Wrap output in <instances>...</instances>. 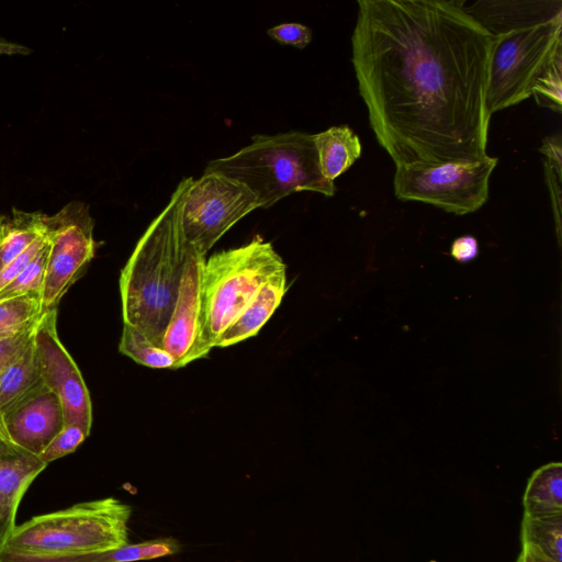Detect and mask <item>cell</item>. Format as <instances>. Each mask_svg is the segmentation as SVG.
Masks as SVG:
<instances>
[{
	"instance_id": "6da1fadb",
	"label": "cell",
	"mask_w": 562,
	"mask_h": 562,
	"mask_svg": "<svg viewBox=\"0 0 562 562\" xmlns=\"http://www.w3.org/2000/svg\"><path fill=\"white\" fill-rule=\"evenodd\" d=\"M352 65L378 143L396 167L487 156L492 35L463 0H359Z\"/></svg>"
},
{
	"instance_id": "7a4b0ae2",
	"label": "cell",
	"mask_w": 562,
	"mask_h": 562,
	"mask_svg": "<svg viewBox=\"0 0 562 562\" xmlns=\"http://www.w3.org/2000/svg\"><path fill=\"white\" fill-rule=\"evenodd\" d=\"M186 186L187 178L142 235L119 280L123 324L136 327L159 346H162L191 247L181 225Z\"/></svg>"
},
{
	"instance_id": "3957f363",
	"label": "cell",
	"mask_w": 562,
	"mask_h": 562,
	"mask_svg": "<svg viewBox=\"0 0 562 562\" xmlns=\"http://www.w3.org/2000/svg\"><path fill=\"white\" fill-rule=\"evenodd\" d=\"M204 172H217L245 184L259 207H270L284 196L312 191L336 192L334 181L321 172L314 134L303 132L256 135L232 156L210 161Z\"/></svg>"
},
{
	"instance_id": "277c9868",
	"label": "cell",
	"mask_w": 562,
	"mask_h": 562,
	"mask_svg": "<svg viewBox=\"0 0 562 562\" xmlns=\"http://www.w3.org/2000/svg\"><path fill=\"white\" fill-rule=\"evenodd\" d=\"M132 507L115 497L87 501L32 517L1 551L32 555L100 552L128 544Z\"/></svg>"
},
{
	"instance_id": "5b68a950",
	"label": "cell",
	"mask_w": 562,
	"mask_h": 562,
	"mask_svg": "<svg viewBox=\"0 0 562 562\" xmlns=\"http://www.w3.org/2000/svg\"><path fill=\"white\" fill-rule=\"evenodd\" d=\"M286 268L270 241L256 236L250 243L212 255L203 267L202 331L211 350L217 337L250 303L259 289Z\"/></svg>"
},
{
	"instance_id": "8992f818",
	"label": "cell",
	"mask_w": 562,
	"mask_h": 562,
	"mask_svg": "<svg viewBox=\"0 0 562 562\" xmlns=\"http://www.w3.org/2000/svg\"><path fill=\"white\" fill-rule=\"evenodd\" d=\"M485 106L488 116L531 97L544 71L562 58V13L492 34Z\"/></svg>"
},
{
	"instance_id": "52a82bcc",
	"label": "cell",
	"mask_w": 562,
	"mask_h": 562,
	"mask_svg": "<svg viewBox=\"0 0 562 562\" xmlns=\"http://www.w3.org/2000/svg\"><path fill=\"white\" fill-rule=\"evenodd\" d=\"M497 158L473 162L396 167L395 196L435 205L457 215L473 213L488 199V182Z\"/></svg>"
},
{
	"instance_id": "ba28073f",
	"label": "cell",
	"mask_w": 562,
	"mask_h": 562,
	"mask_svg": "<svg viewBox=\"0 0 562 562\" xmlns=\"http://www.w3.org/2000/svg\"><path fill=\"white\" fill-rule=\"evenodd\" d=\"M259 207L256 195L241 182L217 172L187 178L181 203L186 239L201 255L239 220Z\"/></svg>"
},
{
	"instance_id": "9c48e42d",
	"label": "cell",
	"mask_w": 562,
	"mask_h": 562,
	"mask_svg": "<svg viewBox=\"0 0 562 562\" xmlns=\"http://www.w3.org/2000/svg\"><path fill=\"white\" fill-rule=\"evenodd\" d=\"M89 205L71 201L57 213L45 216L49 250L42 288L45 312L57 308L69 288L93 259L97 241Z\"/></svg>"
},
{
	"instance_id": "30bf717a",
	"label": "cell",
	"mask_w": 562,
	"mask_h": 562,
	"mask_svg": "<svg viewBox=\"0 0 562 562\" xmlns=\"http://www.w3.org/2000/svg\"><path fill=\"white\" fill-rule=\"evenodd\" d=\"M34 348L45 385L59 397L65 425H78L90 435L92 404L88 387L57 333V308L46 311L34 333Z\"/></svg>"
},
{
	"instance_id": "8fae6325",
	"label": "cell",
	"mask_w": 562,
	"mask_h": 562,
	"mask_svg": "<svg viewBox=\"0 0 562 562\" xmlns=\"http://www.w3.org/2000/svg\"><path fill=\"white\" fill-rule=\"evenodd\" d=\"M205 256L193 246L187 258L177 301L162 336L164 348L175 359L176 369L207 357L202 331V273Z\"/></svg>"
},
{
	"instance_id": "7c38bea8",
	"label": "cell",
	"mask_w": 562,
	"mask_h": 562,
	"mask_svg": "<svg viewBox=\"0 0 562 562\" xmlns=\"http://www.w3.org/2000/svg\"><path fill=\"white\" fill-rule=\"evenodd\" d=\"M2 425L13 447L38 457L65 427L61 402L45 385L9 411Z\"/></svg>"
},
{
	"instance_id": "4fadbf2b",
	"label": "cell",
	"mask_w": 562,
	"mask_h": 562,
	"mask_svg": "<svg viewBox=\"0 0 562 562\" xmlns=\"http://www.w3.org/2000/svg\"><path fill=\"white\" fill-rule=\"evenodd\" d=\"M46 467L38 457L0 443V551L16 527L23 495Z\"/></svg>"
},
{
	"instance_id": "5bb4252c",
	"label": "cell",
	"mask_w": 562,
	"mask_h": 562,
	"mask_svg": "<svg viewBox=\"0 0 562 562\" xmlns=\"http://www.w3.org/2000/svg\"><path fill=\"white\" fill-rule=\"evenodd\" d=\"M286 290V268H284L276 272L259 289L250 303L217 337L214 347H229L256 336L279 307Z\"/></svg>"
},
{
	"instance_id": "9a60e30c",
	"label": "cell",
	"mask_w": 562,
	"mask_h": 562,
	"mask_svg": "<svg viewBox=\"0 0 562 562\" xmlns=\"http://www.w3.org/2000/svg\"><path fill=\"white\" fill-rule=\"evenodd\" d=\"M181 544L173 538H158L83 554L32 555L0 551V562H136L178 553Z\"/></svg>"
},
{
	"instance_id": "2e32d148",
	"label": "cell",
	"mask_w": 562,
	"mask_h": 562,
	"mask_svg": "<svg viewBox=\"0 0 562 562\" xmlns=\"http://www.w3.org/2000/svg\"><path fill=\"white\" fill-rule=\"evenodd\" d=\"M45 386L34 348L29 346L0 372V442L12 446L3 430V416Z\"/></svg>"
},
{
	"instance_id": "e0dca14e",
	"label": "cell",
	"mask_w": 562,
	"mask_h": 562,
	"mask_svg": "<svg viewBox=\"0 0 562 562\" xmlns=\"http://www.w3.org/2000/svg\"><path fill=\"white\" fill-rule=\"evenodd\" d=\"M314 140L321 172L329 181L348 170L362 153L359 137L348 125L314 134Z\"/></svg>"
},
{
	"instance_id": "ac0fdd59",
	"label": "cell",
	"mask_w": 562,
	"mask_h": 562,
	"mask_svg": "<svg viewBox=\"0 0 562 562\" xmlns=\"http://www.w3.org/2000/svg\"><path fill=\"white\" fill-rule=\"evenodd\" d=\"M46 214L13 207L0 216V272L45 235Z\"/></svg>"
},
{
	"instance_id": "d6986e66",
	"label": "cell",
	"mask_w": 562,
	"mask_h": 562,
	"mask_svg": "<svg viewBox=\"0 0 562 562\" xmlns=\"http://www.w3.org/2000/svg\"><path fill=\"white\" fill-rule=\"evenodd\" d=\"M524 515L562 514V463L549 462L532 472L522 496Z\"/></svg>"
},
{
	"instance_id": "ffe728a7",
	"label": "cell",
	"mask_w": 562,
	"mask_h": 562,
	"mask_svg": "<svg viewBox=\"0 0 562 562\" xmlns=\"http://www.w3.org/2000/svg\"><path fill=\"white\" fill-rule=\"evenodd\" d=\"M521 550L562 562V514L524 515L520 529Z\"/></svg>"
},
{
	"instance_id": "44dd1931",
	"label": "cell",
	"mask_w": 562,
	"mask_h": 562,
	"mask_svg": "<svg viewBox=\"0 0 562 562\" xmlns=\"http://www.w3.org/2000/svg\"><path fill=\"white\" fill-rule=\"evenodd\" d=\"M45 310L40 292L0 302V340L14 337L35 326Z\"/></svg>"
},
{
	"instance_id": "7402d4cb",
	"label": "cell",
	"mask_w": 562,
	"mask_h": 562,
	"mask_svg": "<svg viewBox=\"0 0 562 562\" xmlns=\"http://www.w3.org/2000/svg\"><path fill=\"white\" fill-rule=\"evenodd\" d=\"M119 350L138 364L154 369H176L175 359L162 347L155 344L139 329L123 324Z\"/></svg>"
},
{
	"instance_id": "603a6c76",
	"label": "cell",
	"mask_w": 562,
	"mask_h": 562,
	"mask_svg": "<svg viewBox=\"0 0 562 562\" xmlns=\"http://www.w3.org/2000/svg\"><path fill=\"white\" fill-rule=\"evenodd\" d=\"M561 135H551L542 139L539 151L543 160L546 182L555 218L558 239L561 237V184H562V146Z\"/></svg>"
},
{
	"instance_id": "cb8c5ba5",
	"label": "cell",
	"mask_w": 562,
	"mask_h": 562,
	"mask_svg": "<svg viewBox=\"0 0 562 562\" xmlns=\"http://www.w3.org/2000/svg\"><path fill=\"white\" fill-rule=\"evenodd\" d=\"M48 250L49 243L46 237L43 247L31 262L0 290V302L35 292L42 293Z\"/></svg>"
},
{
	"instance_id": "d4e9b609",
	"label": "cell",
	"mask_w": 562,
	"mask_h": 562,
	"mask_svg": "<svg viewBox=\"0 0 562 562\" xmlns=\"http://www.w3.org/2000/svg\"><path fill=\"white\" fill-rule=\"evenodd\" d=\"M562 58L557 59L539 78L531 95L540 106L561 113L562 106Z\"/></svg>"
},
{
	"instance_id": "484cf974",
	"label": "cell",
	"mask_w": 562,
	"mask_h": 562,
	"mask_svg": "<svg viewBox=\"0 0 562 562\" xmlns=\"http://www.w3.org/2000/svg\"><path fill=\"white\" fill-rule=\"evenodd\" d=\"M88 436L89 434L78 425H65L38 458L48 464L74 452Z\"/></svg>"
},
{
	"instance_id": "4316f807",
	"label": "cell",
	"mask_w": 562,
	"mask_h": 562,
	"mask_svg": "<svg viewBox=\"0 0 562 562\" xmlns=\"http://www.w3.org/2000/svg\"><path fill=\"white\" fill-rule=\"evenodd\" d=\"M279 43L304 48L312 41L311 30L300 23H282L267 31Z\"/></svg>"
},
{
	"instance_id": "83f0119b",
	"label": "cell",
	"mask_w": 562,
	"mask_h": 562,
	"mask_svg": "<svg viewBox=\"0 0 562 562\" xmlns=\"http://www.w3.org/2000/svg\"><path fill=\"white\" fill-rule=\"evenodd\" d=\"M37 324L14 337L0 340V372L29 346Z\"/></svg>"
},
{
	"instance_id": "f1b7e54d",
	"label": "cell",
	"mask_w": 562,
	"mask_h": 562,
	"mask_svg": "<svg viewBox=\"0 0 562 562\" xmlns=\"http://www.w3.org/2000/svg\"><path fill=\"white\" fill-rule=\"evenodd\" d=\"M46 240V235L35 240L24 252L0 272V290L11 282L36 256Z\"/></svg>"
},
{
	"instance_id": "f546056e",
	"label": "cell",
	"mask_w": 562,
	"mask_h": 562,
	"mask_svg": "<svg viewBox=\"0 0 562 562\" xmlns=\"http://www.w3.org/2000/svg\"><path fill=\"white\" fill-rule=\"evenodd\" d=\"M479 243L475 237L464 235L456 238L451 245V256L459 262H469L479 255Z\"/></svg>"
},
{
	"instance_id": "4dcf8cb0",
	"label": "cell",
	"mask_w": 562,
	"mask_h": 562,
	"mask_svg": "<svg viewBox=\"0 0 562 562\" xmlns=\"http://www.w3.org/2000/svg\"><path fill=\"white\" fill-rule=\"evenodd\" d=\"M32 53V49L22 44L8 41L3 37H0V56L1 55H29Z\"/></svg>"
},
{
	"instance_id": "1f68e13d",
	"label": "cell",
	"mask_w": 562,
	"mask_h": 562,
	"mask_svg": "<svg viewBox=\"0 0 562 562\" xmlns=\"http://www.w3.org/2000/svg\"><path fill=\"white\" fill-rule=\"evenodd\" d=\"M516 562H554L546 557L539 555L537 553L521 550Z\"/></svg>"
}]
</instances>
